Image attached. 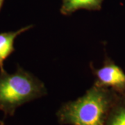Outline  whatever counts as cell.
Returning <instances> with one entry per match:
<instances>
[{
    "mask_svg": "<svg viewBox=\"0 0 125 125\" xmlns=\"http://www.w3.org/2000/svg\"><path fill=\"white\" fill-rule=\"evenodd\" d=\"M47 93L44 83L22 67L13 74L0 72V111L6 116H13L18 107Z\"/></svg>",
    "mask_w": 125,
    "mask_h": 125,
    "instance_id": "2",
    "label": "cell"
},
{
    "mask_svg": "<svg viewBox=\"0 0 125 125\" xmlns=\"http://www.w3.org/2000/svg\"><path fill=\"white\" fill-rule=\"evenodd\" d=\"M32 27L33 25H29L20 29L18 31L0 33V72H5L4 62L6 59L15 52L14 42L15 38Z\"/></svg>",
    "mask_w": 125,
    "mask_h": 125,
    "instance_id": "4",
    "label": "cell"
},
{
    "mask_svg": "<svg viewBox=\"0 0 125 125\" xmlns=\"http://www.w3.org/2000/svg\"><path fill=\"white\" fill-rule=\"evenodd\" d=\"M0 125H5L4 122L3 121H0Z\"/></svg>",
    "mask_w": 125,
    "mask_h": 125,
    "instance_id": "8",
    "label": "cell"
},
{
    "mask_svg": "<svg viewBox=\"0 0 125 125\" xmlns=\"http://www.w3.org/2000/svg\"><path fill=\"white\" fill-rule=\"evenodd\" d=\"M92 70L96 80L94 84L113 90L117 93L125 92V72L111 58L106 56L103 65Z\"/></svg>",
    "mask_w": 125,
    "mask_h": 125,
    "instance_id": "3",
    "label": "cell"
},
{
    "mask_svg": "<svg viewBox=\"0 0 125 125\" xmlns=\"http://www.w3.org/2000/svg\"><path fill=\"white\" fill-rule=\"evenodd\" d=\"M4 2V0H0V10L1 9L2 6H3V4Z\"/></svg>",
    "mask_w": 125,
    "mask_h": 125,
    "instance_id": "7",
    "label": "cell"
},
{
    "mask_svg": "<svg viewBox=\"0 0 125 125\" xmlns=\"http://www.w3.org/2000/svg\"><path fill=\"white\" fill-rule=\"evenodd\" d=\"M117 93L94 84L76 100L62 104L56 112L61 125H104Z\"/></svg>",
    "mask_w": 125,
    "mask_h": 125,
    "instance_id": "1",
    "label": "cell"
},
{
    "mask_svg": "<svg viewBox=\"0 0 125 125\" xmlns=\"http://www.w3.org/2000/svg\"><path fill=\"white\" fill-rule=\"evenodd\" d=\"M104 125H125V92L117 93Z\"/></svg>",
    "mask_w": 125,
    "mask_h": 125,
    "instance_id": "6",
    "label": "cell"
},
{
    "mask_svg": "<svg viewBox=\"0 0 125 125\" xmlns=\"http://www.w3.org/2000/svg\"><path fill=\"white\" fill-rule=\"evenodd\" d=\"M104 0H62L61 13L70 15L80 9L88 10H99Z\"/></svg>",
    "mask_w": 125,
    "mask_h": 125,
    "instance_id": "5",
    "label": "cell"
}]
</instances>
